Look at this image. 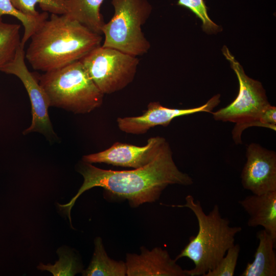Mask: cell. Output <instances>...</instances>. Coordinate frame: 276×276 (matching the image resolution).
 I'll return each instance as SVG.
<instances>
[{
	"instance_id": "obj_1",
	"label": "cell",
	"mask_w": 276,
	"mask_h": 276,
	"mask_svg": "<svg viewBox=\"0 0 276 276\" xmlns=\"http://www.w3.org/2000/svg\"><path fill=\"white\" fill-rule=\"evenodd\" d=\"M78 172L84 179L82 186L69 202L57 205L60 212L68 218L70 225L71 212L76 201L91 188H102L106 196L126 199L131 206L136 208L156 201L169 185L193 183L192 177L180 171L176 165L168 142L152 162L140 168L124 171L104 170L83 162Z\"/></svg>"
},
{
	"instance_id": "obj_2",
	"label": "cell",
	"mask_w": 276,
	"mask_h": 276,
	"mask_svg": "<svg viewBox=\"0 0 276 276\" xmlns=\"http://www.w3.org/2000/svg\"><path fill=\"white\" fill-rule=\"evenodd\" d=\"M25 52L33 69L55 70L81 60L101 45L102 37L66 14H51L30 37Z\"/></svg>"
},
{
	"instance_id": "obj_3",
	"label": "cell",
	"mask_w": 276,
	"mask_h": 276,
	"mask_svg": "<svg viewBox=\"0 0 276 276\" xmlns=\"http://www.w3.org/2000/svg\"><path fill=\"white\" fill-rule=\"evenodd\" d=\"M170 206L189 209L195 214L198 224L197 234L191 237L189 242L175 260L190 259L195 266L187 270V275L204 276L217 266L227 250L235 244V236L242 228L231 226L229 221L221 216L217 204L206 214L200 202L195 201L192 195L186 196L185 204Z\"/></svg>"
},
{
	"instance_id": "obj_4",
	"label": "cell",
	"mask_w": 276,
	"mask_h": 276,
	"mask_svg": "<svg viewBox=\"0 0 276 276\" xmlns=\"http://www.w3.org/2000/svg\"><path fill=\"white\" fill-rule=\"evenodd\" d=\"M50 106L75 113H87L100 107L104 94L89 76L81 61L44 72L38 79Z\"/></svg>"
},
{
	"instance_id": "obj_5",
	"label": "cell",
	"mask_w": 276,
	"mask_h": 276,
	"mask_svg": "<svg viewBox=\"0 0 276 276\" xmlns=\"http://www.w3.org/2000/svg\"><path fill=\"white\" fill-rule=\"evenodd\" d=\"M114 13L102 28L104 47L134 56L143 55L150 48L142 27L150 17L152 7L147 0H111Z\"/></svg>"
},
{
	"instance_id": "obj_6",
	"label": "cell",
	"mask_w": 276,
	"mask_h": 276,
	"mask_svg": "<svg viewBox=\"0 0 276 276\" xmlns=\"http://www.w3.org/2000/svg\"><path fill=\"white\" fill-rule=\"evenodd\" d=\"M222 51L236 74L239 90L238 96L231 104L211 113L216 121L236 124L232 135L235 143L238 144L242 143L241 135L244 130L251 126L263 127L259 118L262 111L270 104L262 84L245 74L242 66L226 46Z\"/></svg>"
},
{
	"instance_id": "obj_7",
	"label": "cell",
	"mask_w": 276,
	"mask_h": 276,
	"mask_svg": "<svg viewBox=\"0 0 276 276\" xmlns=\"http://www.w3.org/2000/svg\"><path fill=\"white\" fill-rule=\"evenodd\" d=\"M80 61L104 95L121 90L131 83L139 64L136 56L101 45Z\"/></svg>"
},
{
	"instance_id": "obj_8",
	"label": "cell",
	"mask_w": 276,
	"mask_h": 276,
	"mask_svg": "<svg viewBox=\"0 0 276 276\" xmlns=\"http://www.w3.org/2000/svg\"><path fill=\"white\" fill-rule=\"evenodd\" d=\"M24 47L21 44L14 59L3 66L0 71L17 77L24 84L29 97L32 109V123L23 132L24 134L39 132L46 136L54 135L50 120L48 108L49 99L35 75L31 73L25 63Z\"/></svg>"
},
{
	"instance_id": "obj_9",
	"label": "cell",
	"mask_w": 276,
	"mask_h": 276,
	"mask_svg": "<svg viewBox=\"0 0 276 276\" xmlns=\"http://www.w3.org/2000/svg\"><path fill=\"white\" fill-rule=\"evenodd\" d=\"M167 142L160 136L150 137L143 146L116 142L104 151L84 155L82 160L89 164L104 163L140 168L152 162Z\"/></svg>"
},
{
	"instance_id": "obj_10",
	"label": "cell",
	"mask_w": 276,
	"mask_h": 276,
	"mask_svg": "<svg viewBox=\"0 0 276 276\" xmlns=\"http://www.w3.org/2000/svg\"><path fill=\"white\" fill-rule=\"evenodd\" d=\"M241 174L243 188L253 194L276 192V154L256 143L247 147Z\"/></svg>"
},
{
	"instance_id": "obj_11",
	"label": "cell",
	"mask_w": 276,
	"mask_h": 276,
	"mask_svg": "<svg viewBox=\"0 0 276 276\" xmlns=\"http://www.w3.org/2000/svg\"><path fill=\"white\" fill-rule=\"evenodd\" d=\"M219 103V95L214 96L202 105L186 109L166 107L159 102H151L148 104L147 110L140 116L118 118V126L123 132L143 134L155 126H167L178 117L199 112H211Z\"/></svg>"
},
{
	"instance_id": "obj_12",
	"label": "cell",
	"mask_w": 276,
	"mask_h": 276,
	"mask_svg": "<svg viewBox=\"0 0 276 276\" xmlns=\"http://www.w3.org/2000/svg\"><path fill=\"white\" fill-rule=\"evenodd\" d=\"M125 263L128 276H188L187 269L160 247L150 251L141 247L140 255L126 254Z\"/></svg>"
},
{
	"instance_id": "obj_13",
	"label": "cell",
	"mask_w": 276,
	"mask_h": 276,
	"mask_svg": "<svg viewBox=\"0 0 276 276\" xmlns=\"http://www.w3.org/2000/svg\"><path fill=\"white\" fill-rule=\"evenodd\" d=\"M238 202L249 216L248 226H262L276 242V192L249 195Z\"/></svg>"
},
{
	"instance_id": "obj_14",
	"label": "cell",
	"mask_w": 276,
	"mask_h": 276,
	"mask_svg": "<svg viewBox=\"0 0 276 276\" xmlns=\"http://www.w3.org/2000/svg\"><path fill=\"white\" fill-rule=\"evenodd\" d=\"M258 246L254 260L247 263L241 276H275L276 254L274 249L275 241L264 230L257 233Z\"/></svg>"
},
{
	"instance_id": "obj_15",
	"label": "cell",
	"mask_w": 276,
	"mask_h": 276,
	"mask_svg": "<svg viewBox=\"0 0 276 276\" xmlns=\"http://www.w3.org/2000/svg\"><path fill=\"white\" fill-rule=\"evenodd\" d=\"M104 0H65L66 15L91 31L102 34L104 25L100 13Z\"/></svg>"
},
{
	"instance_id": "obj_16",
	"label": "cell",
	"mask_w": 276,
	"mask_h": 276,
	"mask_svg": "<svg viewBox=\"0 0 276 276\" xmlns=\"http://www.w3.org/2000/svg\"><path fill=\"white\" fill-rule=\"evenodd\" d=\"M95 250L87 268L83 270V276H125L127 275L125 262L115 261L107 255L101 238L94 240Z\"/></svg>"
},
{
	"instance_id": "obj_17",
	"label": "cell",
	"mask_w": 276,
	"mask_h": 276,
	"mask_svg": "<svg viewBox=\"0 0 276 276\" xmlns=\"http://www.w3.org/2000/svg\"><path fill=\"white\" fill-rule=\"evenodd\" d=\"M59 259L53 265L40 263L37 268L42 271H48L54 276H73L81 273L83 264L77 251L67 246L63 245L56 251Z\"/></svg>"
},
{
	"instance_id": "obj_18",
	"label": "cell",
	"mask_w": 276,
	"mask_h": 276,
	"mask_svg": "<svg viewBox=\"0 0 276 276\" xmlns=\"http://www.w3.org/2000/svg\"><path fill=\"white\" fill-rule=\"evenodd\" d=\"M20 25L9 24L0 17V70L14 58L20 45Z\"/></svg>"
},
{
	"instance_id": "obj_19",
	"label": "cell",
	"mask_w": 276,
	"mask_h": 276,
	"mask_svg": "<svg viewBox=\"0 0 276 276\" xmlns=\"http://www.w3.org/2000/svg\"><path fill=\"white\" fill-rule=\"evenodd\" d=\"M4 15L16 17L22 24L24 33L21 39V45L24 47L40 24L48 18V14L43 12L36 17L26 15L17 10L10 0H0V17Z\"/></svg>"
},
{
	"instance_id": "obj_20",
	"label": "cell",
	"mask_w": 276,
	"mask_h": 276,
	"mask_svg": "<svg viewBox=\"0 0 276 276\" xmlns=\"http://www.w3.org/2000/svg\"><path fill=\"white\" fill-rule=\"evenodd\" d=\"M13 6L20 12L36 17L40 13L35 9L36 4L44 12L51 14L63 15L66 14L65 0H10Z\"/></svg>"
},
{
	"instance_id": "obj_21",
	"label": "cell",
	"mask_w": 276,
	"mask_h": 276,
	"mask_svg": "<svg viewBox=\"0 0 276 276\" xmlns=\"http://www.w3.org/2000/svg\"><path fill=\"white\" fill-rule=\"evenodd\" d=\"M240 251L238 244H234L227 251L217 266L208 271L204 276H233Z\"/></svg>"
},
{
	"instance_id": "obj_22",
	"label": "cell",
	"mask_w": 276,
	"mask_h": 276,
	"mask_svg": "<svg viewBox=\"0 0 276 276\" xmlns=\"http://www.w3.org/2000/svg\"><path fill=\"white\" fill-rule=\"evenodd\" d=\"M177 5L189 9L194 13L201 20L204 31L214 32L218 30V26L209 17L203 0H178Z\"/></svg>"
}]
</instances>
